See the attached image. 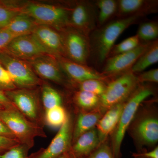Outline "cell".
Instances as JSON below:
<instances>
[{
    "label": "cell",
    "mask_w": 158,
    "mask_h": 158,
    "mask_svg": "<svg viewBox=\"0 0 158 158\" xmlns=\"http://www.w3.org/2000/svg\"><path fill=\"white\" fill-rule=\"evenodd\" d=\"M145 15H135L119 18L94 30L90 39V54H94L97 62L102 63L109 57L114 44L123 33Z\"/></svg>",
    "instance_id": "1"
},
{
    "label": "cell",
    "mask_w": 158,
    "mask_h": 158,
    "mask_svg": "<svg viewBox=\"0 0 158 158\" xmlns=\"http://www.w3.org/2000/svg\"><path fill=\"white\" fill-rule=\"evenodd\" d=\"M0 120L9 128L20 143L31 148L34 147L35 138L47 137L43 127L29 120L15 107L0 111Z\"/></svg>",
    "instance_id": "2"
},
{
    "label": "cell",
    "mask_w": 158,
    "mask_h": 158,
    "mask_svg": "<svg viewBox=\"0 0 158 158\" xmlns=\"http://www.w3.org/2000/svg\"><path fill=\"white\" fill-rule=\"evenodd\" d=\"M21 13L28 15L38 24L61 32L69 27L70 9L62 6L36 2L20 6Z\"/></svg>",
    "instance_id": "3"
},
{
    "label": "cell",
    "mask_w": 158,
    "mask_h": 158,
    "mask_svg": "<svg viewBox=\"0 0 158 158\" xmlns=\"http://www.w3.org/2000/svg\"><path fill=\"white\" fill-rule=\"evenodd\" d=\"M153 91L151 88L142 86L136 90L126 102L113 137L112 151L115 158H120V148L128 127L135 117L138 108L142 102L151 96Z\"/></svg>",
    "instance_id": "4"
},
{
    "label": "cell",
    "mask_w": 158,
    "mask_h": 158,
    "mask_svg": "<svg viewBox=\"0 0 158 158\" xmlns=\"http://www.w3.org/2000/svg\"><path fill=\"white\" fill-rule=\"evenodd\" d=\"M4 93L15 108L29 120L43 127L44 110L36 88H16Z\"/></svg>",
    "instance_id": "5"
},
{
    "label": "cell",
    "mask_w": 158,
    "mask_h": 158,
    "mask_svg": "<svg viewBox=\"0 0 158 158\" xmlns=\"http://www.w3.org/2000/svg\"><path fill=\"white\" fill-rule=\"evenodd\" d=\"M0 64L7 71L17 88L34 89L42 85V81L27 61L2 52L0 53Z\"/></svg>",
    "instance_id": "6"
},
{
    "label": "cell",
    "mask_w": 158,
    "mask_h": 158,
    "mask_svg": "<svg viewBox=\"0 0 158 158\" xmlns=\"http://www.w3.org/2000/svg\"><path fill=\"white\" fill-rule=\"evenodd\" d=\"M138 83L137 76L131 70L121 74L107 85L100 97V104L108 110L124 102L136 90Z\"/></svg>",
    "instance_id": "7"
},
{
    "label": "cell",
    "mask_w": 158,
    "mask_h": 158,
    "mask_svg": "<svg viewBox=\"0 0 158 158\" xmlns=\"http://www.w3.org/2000/svg\"><path fill=\"white\" fill-rule=\"evenodd\" d=\"M60 32L65 58L79 64L87 65L91 52L89 37L69 27Z\"/></svg>",
    "instance_id": "8"
},
{
    "label": "cell",
    "mask_w": 158,
    "mask_h": 158,
    "mask_svg": "<svg viewBox=\"0 0 158 158\" xmlns=\"http://www.w3.org/2000/svg\"><path fill=\"white\" fill-rule=\"evenodd\" d=\"M73 123L68 115L66 121L59 129L46 148H41L29 156L28 158H57L69 152L72 144Z\"/></svg>",
    "instance_id": "9"
},
{
    "label": "cell",
    "mask_w": 158,
    "mask_h": 158,
    "mask_svg": "<svg viewBox=\"0 0 158 158\" xmlns=\"http://www.w3.org/2000/svg\"><path fill=\"white\" fill-rule=\"evenodd\" d=\"M97 16L94 6L88 2H79L70 9L69 27L90 37L96 28Z\"/></svg>",
    "instance_id": "10"
},
{
    "label": "cell",
    "mask_w": 158,
    "mask_h": 158,
    "mask_svg": "<svg viewBox=\"0 0 158 158\" xmlns=\"http://www.w3.org/2000/svg\"><path fill=\"white\" fill-rule=\"evenodd\" d=\"M3 52L26 61L48 54L32 34L15 37Z\"/></svg>",
    "instance_id": "11"
},
{
    "label": "cell",
    "mask_w": 158,
    "mask_h": 158,
    "mask_svg": "<svg viewBox=\"0 0 158 158\" xmlns=\"http://www.w3.org/2000/svg\"><path fill=\"white\" fill-rule=\"evenodd\" d=\"M151 43H141L132 50L109 57L105 61L106 62L102 73L107 77L108 75L122 74L131 70L138 58Z\"/></svg>",
    "instance_id": "12"
},
{
    "label": "cell",
    "mask_w": 158,
    "mask_h": 158,
    "mask_svg": "<svg viewBox=\"0 0 158 158\" xmlns=\"http://www.w3.org/2000/svg\"><path fill=\"white\" fill-rule=\"evenodd\" d=\"M27 62L39 78L59 85H64L65 83L64 73L56 57L46 54Z\"/></svg>",
    "instance_id": "13"
},
{
    "label": "cell",
    "mask_w": 158,
    "mask_h": 158,
    "mask_svg": "<svg viewBox=\"0 0 158 158\" xmlns=\"http://www.w3.org/2000/svg\"><path fill=\"white\" fill-rule=\"evenodd\" d=\"M32 34L48 55L56 58L65 57L61 33L49 26L38 25Z\"/></svg>",
    "instance_id": "14"
},
{
    "label": "cell",
    "mask_w": 158,
    "mask_h": 158,
    "mask_svg": "<svg viewBox=\"0 0 158 158\" xmlns=\"http://www.w3.org/2000/svg\"><path fill=\"white\" fill-rule=\"evenodd\" d=\"M57 59L63 72L76 83L90 79L104 81L107 77L88 65L79 64L65 57H60Z\"/></svg>",
    "instance_id": "15"
},
{
    "label": "cell",
    "mask_w": 158,
    "mask_h": 158,
    "mask_svg": "<svg viewBox=\"0 0 158 158\" xmlns=\"http://www.w3.org/2000/svg\"><path fill=\"white\" fill-rule=\"evenodd\" d=\"M101 144L97 130L94 128L82 134L73 143L69 153L75 158H85Z\"/></svg>",
    "instance_id": "16"
},
{
    "label": "cell",
    "mask_w": 158,
    "mask_h": 158,
    "mask_svg": "<svg viewBox=\"0 0 158 158\" xmlns=\"http://www.w3.org/2000/svg\"><path fill=\"white\" fill-rule=\"evenodd\" d=\"M116 15L119 18L128 17L135 15H146L155 11L156 2L145 0H119Z\"/></svg>",
    "instance_id": "17"
},
{
    "label": "cell",
    "mask_w": 158,
    "mask_h": 158,
    "mask_svg": "<svg viewBox=\"0 0 158 158\" xmlns=\"http://www.w3.org/2000/svg\"><path fill=\"white\" fill-rule=\"evenodd\" d=\"M125 102L115 105L108 109L97 124L101 143L106 140L107 136L116 128Z\"/></svg>",
    "instance_id": "18"
},
{
    "label": "cell",
    "mask_w": 158,
    "mask_h": 158,
    "mask_svg": "<svg viewBox=\"0 0 158 158\" xmlns=\"http://www.w3.org/2000/svg\"><path fill=\"white\" fill-rule=\"evenodd\" d=\"M135 134L143 144L154 145L158 141V118L152 116L142 118L136 126Z\"/></svg>",
    "instance_id": "19"
},
{
    "label": "cell",
    "mask_w": 158,
    "mask_h": 158,
    "mask_svg": "<svg viewBox=\"0 0 158 158\" xmlns=\"http://www.w3.org/2000/svg\"><path fill=\"white\" fill-rule=\"evenodd\" d=\"M102 116L100 112L97 111L79 113L73 126L72 144L82 134L95 128Z\"/></svg>",
    "instance_id": "20"
},
{
    "label": "cell",
    "mask_w": 158,
    "mask_h": 158,
    "mask_svg": "<svg viewBox=\"0 0 158 158\" xmlns=\"http://www.w3.org/2000/svg\"><path fill=\"white\" fill-rule=\"evenodd\" d=\"M37 25L38 24L32 18L20 13L11 20L4 29L17 37L32 34Z\"/></svg>",
    "instance_id": "21"
},
{
    "label": "cell",
    "mask_w": 158,
    "mask_h": 158,
    "mask_svg": "<svg viewBox=\"0 0 158 158\" xmlns=\"http://www.w3.org/2000/svg\"><path fill=\"white\" fill-rule=\"evenodd\" d=\"M158 61V41L157 40L152 42L143 54L138 58L131 71L133 73H142L151 65Z\"/></svg>",
    "instance_id": "22"
},
{
    "label": "cell",
    "mask_w": 158,
    "mask_h": 158,
    "mask_svg": "<svg viewBox=\"0 0 158 158\" xmlns=\"http://www.w3.org/2000/svg\"><path fill=\"white\" fill-rule=\"evenodd\" d=\"M98 9L97 22L99 26H103L115 15L117 11V1L114 0H99L96 2Z\"/></svg>",
    "instance_id": "23"
},
{
    "label": "cell",
    "mask_w": 158,
    "mask_h": 158,
    "mask_svg": "<svg viewBox=\"0 0 158 158\" xmlns=\"http://www.w3.org/2000/svg\"><path fill=\"white\" fill-rule=\"evenodd\" d=\"M41 86V100L44 111L62 106V97L56 89L47 84H42Z\"/></svg>",
    "instance_id": "24"
},
{
    "label": "cell",
    "mask_w": 158,
    "mask_h": 158,
    "mask_svg": "<svg viewBox=\"0 0 158 158\" xmlns=\"http://www.w3.org/2000/svg\"><path fill=\"white\" fill-rule=\"evenodd\" d=\"M68 115L62 106L44 111V123L53 127H61L65 123Z\"/></svg>",
    "instance_id": "25"
},
{
    "label": "cell",
    "mask_w": 158,
    "mask_h": 158,
    "mask_svg": "<svg viewBox=\"0 0 158 158\" xmlns=\"http://www.w3.org/2000/svg\"><path fill=\"white\" fill-rule=\"evenodd\" d=\"M73 101L78 107L83 110H90L100 104V97L90 92L78 90L74 94Z\"/></svg>",
    "instance_id": "26"
},
{
    "label": "cell",
    "mask_w": 158,
    "mask_h": 158,
    "mask_svg": "<svg viewBox=\"0 0 158 158\" xmlns=\"http://www.w3.org/2000/svg\"><path fill=\"white\" fill-rule=\"evenodd\" d=\"M20 13V6L11 2L0 1V30L5 28Z\"/></svg>",
    "instance_id": "27"
},
{
    "label": "cell",
    "mask_w": 158,
    "mask_h": 158,
    "mask_svg": "<svg viewBox=\"0 0 158 158\" xmlns=\"http://www.w3.org/2000/svg\"><path fill=\"white\" fill-rule=\"evenodd\" d=\"M137 35L141 43L155 41L158 37L157 23L153 21L142 23L138 28Z\"/></svg>",
    "instance_id": "28"
},
{
    "label": "cell",
    "mask_w": 158,
    "mask_h": 158,
    "mask_svg": "<svg viewBox=\"0 0 158 158\" xmlns=\"http://www.w3.org/2000/svg\"><path fill=\"white\" fill-rule=\"evenodd\" d=\"M77 84L79 90L90 92L100 97L104 92L106 87L104 81L98 79H90Z\"/></svg>",
    "instance_id": "29"
},
{
    "label": "cell",
    "mask_w": 158,
    "mask_h": 158,
    "mask_svg": "<svg viewBox=\"0 0 158 158\" xmlns=\"http://www.w3.org/2000/svg\"><path fill=\"white\" fill-rule=\"evenodd\" d=\"M141 44L137 34L135 36L128 37L117 45L114 46L110 51L109 57L132 50L137 47Z\"/></svg>",
    "instance_id": "30"
},
{
    "label": "cell",
    "mask_w": 158,
    "mask_h": 158,
    "mask_svg": "<svg viewBox=\"0 0 158 158\" xmlns=\"http://www.w3.org/2000/svg\"><path fill=\"white\" fill-rule=\"evenodd\" d=\"M31 149L26 144L19 143L0 155V158H28V153Z\"/></svg>",
    "instance_id": "31"
},
{
    "label": "cell",
    "mask_w": 158,
    "mask_h": 158,
    "mask_svg": "<svg viewBox=\"0 0 158 158\" xmlns=\"http://www.w3.org/2000/svg\"><path fill=\"white\" fill-rule=\"evenodd\" d=\"M12 79L6 69L0 64V90L5 92L16 89Z\"/></svg>",
    "instance_id": "32"
},
{
    "label": "cell",
    "mask_w": 158,
    "mask_h": 158,
    "mask_svg": "<svg viewBox=\"0 0 158 158\" xmlns=\"http://www.w3.org/2000/svg\"><path fill=\"white\" fill-rule=\"evenodd\" d=\"M85 158H115L112 148L106 144H102L90 155Z\"/></svg>",
    "instance_id": "33"
},
{
    "label": "cell",
    "mask_w": 158,
    "mask_h": 158,
    "mask_svg": "<svg viewBox=\"0 0 158 158\" xmlns=\"http://www.w3.org/2000/svg\"><path fill=\"white\" fill-rule=\"evenodd\" d=\"M137 79L139 83L144 82H152L157 83L158 82V69H151V70L141 73Z\"/></svg>",
    "instance_id": "34"
},
{
    "label": "cell",
    "mask_w": 158,
    "mask_h": 158,
    "mask_svg": "<svg viewBox=\"0 0 158 158\" xmlns=\"http://www.w3.org/2000/svg\"><path fill=\"white\" fill-rule=\"evenodd\" d=\"M19 143V141L15 139L0 136V155L2 154Z\"/></svg>",
    "instance_id": "35"
},
{
    "label": "cell",
    "mask_w": 158,
    "mask_h": 158,
    "mask_svg": "<svg viewBox=\"0 0 158 158\" xmlns=\"http://www.w3.org/2000/svg\"><path fill=\"white\" fill-rule=\"evenodd\" d=\"M16 37L6 29L0 30V53L3 52L9 43Z\"/></svg>",
    "instance_id": "36"
},
{
    "label": "cell",
    "mask_w": 158,
    "mask_h": 158,
    "mask_svg": "<svg viewBox=\"0 0 158 158\" xmlns=\"http://www.w3.org/2000/svg\"><path fill=\"white\" fill-rule=\"evenodd\" d=\"M0 136L17 140L14 134L1 120H0Z\"/></svg>",
    "instance_id": "37"
},
{
    "label": "cell",
    "mask_w": 158,
    "mask_h": 158,
    "mask_svg": "<svg viewBox=\"0 0 158 158\" xmlns=\"http://www.w3.org/2000/svg\"><path fill=\"white\" fill-rule=\"evenodd\" d=\"M0 104L2 105L6 109L15 107L14 105L6 97L4 92L0 90Z\"/></svg>",
    "instance_id": "38"
},
{
    "label": "cell",
    "mask_w": 158,
    "mask_h": 158,
    "mask_svg": "<svg viewBox=\"0 0 158 158\" xmlns=\"http://www.w3.org/2000/svg\"><path fill=\"white\" fill-rule=\"evenodd\" d=\"M144 158H158V147H156L151 151L136 154Z\"/></svg>",
    "instance_id": "39"
},
{
    "label": "cell",
    "mask_w": 158,
    "mask_h": 158,
    "mask_svg": "<svg viewBox=\"0 0 158 158\" xmlns=\"http://www.w3.org/2000/svg\"><path fill=\"white\" fill-rule=\"evenodd\" d=\"M57 158H75L71 155V154L69 152L66 153L60 156L59 157Z\"/></svg>",
    "instance_id": "40"
},
{
    "label": "cell",
    "mask_w": 158,
    "mask_h": 158,
    "mask_svg": "<svg viewBox=\"0 0 158 158\" xmlns=\"http://www.w3.org/2000/svg\"><path fill=\"white\" fill-rule=\"evenodd\" d=\"M134 156H135V158H144L143 157L141 156L137 155L136 154L134 155Z\"/></svg>",
    "instance_id": "41"
},
{
    "label": "cell",
    "mask_w": 158,
    "mask_h": 158,
    "mask_svg": "<svg viewBox=\"0 0 158 158\" xmlns=\"http://www.w3.org/2000/svg\"><path fill=\"white\" fill-rule=\"evenodd\" d=\"M4 109H6L5 107H4V106H3L2 105L0 104V111L4 110Z\"/></svg>",
    "instance_id": "42"
}]
</instances>
